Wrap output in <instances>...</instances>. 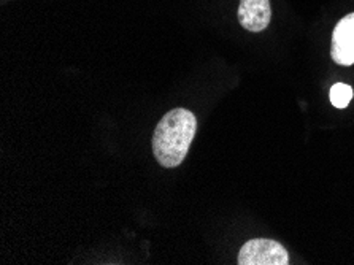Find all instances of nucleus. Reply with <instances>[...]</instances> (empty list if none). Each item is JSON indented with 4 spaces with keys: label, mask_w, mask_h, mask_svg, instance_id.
Instances as JSON below:
<instances>
[{
    "label": "nucleus",
    "mask_w": 354,
    "mask_h": 265,
    "mask_svg": "<svg viewBox=\"0 0 354 265\" xmlns=\"http://www.w3.org/2000/svg\"><path fill=\"white\" fill-rule=\"evenodd\" d=\"M197 131L194 113L174 108L158 122L153 135L154 158L164 169H175L186 159Z\"/></svg>",
    "instance_id": "f257e3e1"
},
{
    "label": "nucleus",
    "mask_w": 354,
    "mask_h": 265,
    "mask_svg": "<svg viewBox=\"0 0 354 265\" xmlns=\"http://www.w3.org/2000/svg\"><path fill=\"white\" fill-rule=\"evenodd\" d=\"M237 261L239 265H288L289 254L277 240L253 239L240 248Z\"/></svg>",
    "instance_id": "f03ea898"
},
{
    "label": "nucleus",
    "mask_w": 354,
    "mask_h": 265,
    "mask_svg": "<svg viewBox=\"0 0 354 265\" xmlns=\"http://www.w3.org/2000/svg\"><path fill=\"white\" fill-rule=\"evenodd\" d=\"M330 56L339 66L354 64V13L345 16L332 34Z\"/></svg>",
    "instance_id": "7ed1b4c3"
},
{
    "label": "nucleus",
    "mask_w": 354,
    "mask_h": 265,
    "mask_svg": "<svg viewBox=\"0 0 354 265\" xmlns=\"http://www.w3.org/2000/svg\"><path fill=\"white\" fill-rule=\"evenodd\" d=\"M239 23L243 29L257 34L267 29L272 19L270 0H240Z\"/></svg>",
    "instance_id": "20e7f679"
},
{
    "label": "nucleus",
    "mask_w": 354,
    "mask_h": 265,
    "mask_svg": "<svg viewBox=\"0 0 354 265\" xmlns=\"http://www.w3.org/2000/svg\"><path fill=\"white\" fill-rule=\"evenodd\" d=\"M353 99V88L350 84L337 83L330 88V102L335 108H346Z\"/></svg>",
    "instance_id": "39448f33"
}]
</instances>
